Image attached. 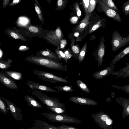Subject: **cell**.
Masks as SVG:
<instances>
[{"label":"cell","instance_id":"6da1fadb","mask_svg":"<svg viewBox=\"0 0 129 129\" xmlns=\"http://www.w3.org/2000/svg\"><path fill=\"white\" fill-rule=\"evenodd\" d=\"M25 59L32 63L47 68L61 71L67 70V66H64L62 63L40 56L27 57Z\"/></svg>","mask_w":129,"mask_h":129},{"label":"cell","instance_id":"7a4b0ae2","mask_svg":"<svg viewBox=\"0 0 129 129\" xmlns=\"http://www.w3.org/2000/svg\"><path fill=\"white\" fill-rule=\"evenodd\" d=\"M41 114L50 121L63 123L79 124L83 122L77 119L63 114L57 113L53 112L42 113Z\"/></svg>","mask_w":129,"mask_h":129},{"label":"cell","instance_id":"3957f363","mask_svg":"<svg viewBox=\"0 0 129 129\" xmlns=\"http://www.w3.org/2000/svg\"><path fill=\"white\" fill-rule=\"evenodd\" d=\"M32 94L37 98L46 106L51 107L60 108L66 110L64 104L60 102L58 99L56 98H51L41 91L37 90L30 91Z\"/></svg>","mask_w":129,"mask_h":129},{"label":"cell","instance_id":"277c9868","mask_svg":"<svg viewBox=\"0 0 129 129\" xmlns=\"http://www.w3.org/2000/svg\"><path fill=\"white\" fill-rule=\"evenodd\" d=\"M34 74L44 81L52 83H56L61 82L68 83V81L64 78L59 77L47 72L35 70L33 71Z\"/></svg>","mask_w":129,"mask_h":129},{"label":"cell","instance_id":"5b68a950","mask_svg":"<svg viewBox=\"0 0 129 129\" xmlns=\"http://www.w3.org/2000/svg\"><path fill=\"white\" fill-rule=\"evenodd\" d=\"M111 43L112 51L114 52L129 43V35L123 37L118 31L114 30L112 32Z\"/></svg>","mask_w":129,"mask_h":129},{"label":"cell","instance_id":"8992f818","mask_svg":"<svg viewBox=\"0 0 129 129\" xmlns=\"http://www.w3.org/2000/svg\"><path fill=\"white\" fill-rule=\"evenodd\" d=\"M63 37L62 30L60 27L58 26L55 30L48 33L45 37L52 44L57 46L60 45Z\"/></svg>","mask_w":129,"mask_h":129},{"label":"cell","instance_id":"52a82bcc","mask_svg":"<svg viewBox=\"0 0 129 129\" xmlns=\"http://www.w3.org/2000/svg\"><path fill=\"white\" fill-rule=\"evenodd\" d=\"M7 103L10 110V113L14 119L18 121H20L22 119V112L21 110L17 107L13 103L5 97L0 96Z\"/></svg>","mask_w":129,"mask_h":129},{"label":"cell","instance_id":"ba28073f","mask_svg":"<svg viewBox=\"0 0 129 129\" xmlns=\"http://www.w3.org/2000/svg\"><path fill=\"white\" fill-rule=\"evenodd\" d=\"M103 11L108 17L113 19L116 21L120 22L122 20L118 11L112 9L106 6L101 1H98Z\"/></svg>","mask_w":129,"mask_h":129},{"label":"cell","instance_id":"9c48e42d","mask_svg":"<svg viewBox=\"0 0 129 129\" xmlns=\"http://www.w3.org/2000/svg\"><path fill=\"white\" fill-rule=\"evenodd\" d=\"M0 82L10 89L17 90L18 88L16 83L13 79L2 71L0 72Z\"/></svg>","mask_w":129,"mask_h":129},{"label":"cell","instance_id":"30bf717a","mask_svg":"<svg viewBox=\"0 0 129 129\" xmlns=\"http://www.w3.org/2000/svg\"><path fill=\"white\" fill-rule=\"evenodd\" d=\"M69 99L70 101L79 105L96 106L98 104L95 101L86 98L74 96L70 98Z\"/></svg>","mask_w":129,"mask_h":129},{"label":"cell","instance_id":"8fae6325","mask_svg":"<svg viewBox=\"0 0 129 129\" xmlns=\"http://www.w3.org/2000/svg\"><path fill=\"white\" fill-rule=\"evenodd\" d=\"M26 84L32 90H39L47 92H58V91L47 86L37 82L29 81Z\"/></svg>","mask_w":129,"mask_h":129},{"label":"cell","instance_id":"7c38bea8","mask_svg":"<svg viewBox=\"0 0 129 129\" xmlns=\"http://www.w3.org/2000/svg\"><path fill=\"white\" fill-rule=\"evenodd\" d=\"M105 40L104 37H102L97 52L96 59L98 62V65L101 67L103 62V59L105 51L104 44Z\"/></svg>","mask_w":129,"mask_h":129},{"label":"cell","instance_id":"4fadbf2b","mask_svg":"<svg viewBox=\"0 0 129 129\" xmlns=\"http://www.w3.org/2000/svg\"><path fill=\"white\" fill-rule=\"evenodd\" d=\"M115 67V64H114L103 70L96 72L93 73L92 76L93 78L96 79L103 78L110 74V73L114 71Z\"/></svg>","mask_w":129,"mask_h":129},{"label":"cell","instance_id":"5bb4252c","mask_svg":"<svg viewBox=\"0 0 129 129\" xmlns=\"http://www.w3.org/2000/svg\"><path fill=\"white\" fill-rule=\"evenodd\" d=\"M91 14V13L86 15L85 17L81 21L77 27L76 29V32H82L87 28L90 23L89 20Z\"/></svg>","mask_w":129,"mask_h":129},{"label":"cell","instance_id":"9a60e30c","mask_svg":"<svg viewBox=\"0 0 129 129\" xmlns=\"http://www.w3.org/2000/svg\"><path fill=\"white\" fill-rule=\"evenodd\" d=\"M24 98L28 105L30 106L38 108H41L43 107L42 105L32 96L26 95L24 96Z\"/></svg>","mask_w":129,"mask_h":129},{"label":"cell","instance_id":"2e32d148","mask_svg":"<svg viewBox=\"0 0 129 129\" xmlns=\"http://www.w3.org/2000/svg\"><path fill=\"white\" fill-rule=\"evenodd\" d=\"M129 53V46L122 50L114 57L110 64V66L115 64L122 58Z\"/></svg>","mask_w":129,"mask_h":129},{"label":"cell","instance_id":"e0dca14e","mask_svg":"<svg viewBox=\"0 0 129 129\" xmlns=\"http://www.w3.org/2000/svg\"><path fill=\"white\" fill-rule=\"evenodd\" d=\"M118 71L119 74L116 76V78L120 77L123 78L129 77V61L126 63L125 67L120 69Z\"/></svg>","mask_w":129,"mask_h":129},{"label":"cell","instance_id":"ac0fdd59","mask_svg":"<svg viewBox=\"0 0 129 129\" xmlns=\"http://www.w3.org/2000/svg\"><path fill=\"white\" fill-rule=\"evenodd\" d=\"M40 53L43 56L48 58L57 62H59V59L58 58L57 55L54 53L48 51H41L40 52Z\"/></svg>","mask_w":129,"mask_h":129},{"label":"cell","instance_id":"d6986e66","mask_svg":"<svg viewBox=\"0 0 129 129\" xmlns=\"http://www.w3.org/2000/svg\"><path fill=\"white\" fill-rule=\"evenodd\" d=\"M5 74L15 80H19L22 78V74L18 72L7 71H5Z\"/></svg>","mask_w":129,"mask_h":129},{"label":"cell","instance_id":"ffe728a7","mask_svg":"<svg viewBox=\"0 0 129 129\" xmlns=\"http://www.w3.org/2000/svg\"><path fill=\"white\" fill-rule=\"evenodd\" d=\"M76 82L77 86L82 90L88 93H91L90 89L81 80L78 79Z\"/></svg>","mask_w":129,"mask_h":129},{"label":"cell","instance_id":"44dd1931","mask_svg":"<svg viewBox=\"0 0 129 129\" xmlns=\"http://www.w3.org/2000/svg\"><path fill=\"white\" fill-rule=\"evenodd\" d=\"M12 61L10 59H8L7 61L3 59L0 60V68L4 70H6L12 66L11 63Z\"/></svg>","mask_w":129,"mask_h":129},{"label":"cell","instance_id":"7402d4cb","mask_svg":"<svg viewBox=\"0 0 129 129\" xmlns=\"http://www.w3.org/2000/svg\"><path fill=\"white\" fill-rule=\"evenodd\" d=\"M87 43H86L83 46L80 52L78 57V59L80 63L83 61L86 53L87 46Z\"/></svg>","mask_w":129,"mask_h":129},{"label":"cell","instance_id":"603a6c76","mask_svg":"<svg viewBox=\"0 0 129 129\" xmlns=\"http://www.w3.org/2000/svg\"><path fill=\"white\" fill-rule=\"evenodd\" d=\"M75 40L74 38L70 44L71 49L73 54L76 56H79L80 52V48L78 45H75Z\"/></svg>","mask_w":129,"mask_h":129},{"label":"cell","instance_id":"cb8c5ba5","mask_svg":"<svg viewBox=\"0 0 129 129\" xmlns=\"http://www.w3.org/2000/svg\"><path fill=\"white\" fill-rule=\"evenodd\" d=\"M108 7L118 11V9L112 0H101Z\"/></svg>","mask_w":129,"mask_h":129},{"label":"cell","instance_id":"d4e9b609","mask_svg":"<svg viewBox=\"0 0 129 129\" xmlns=\"http://www.w3.org/2000/svg\"><path fill=\"white\" fill-rule=\"evenodd\" d=\"M73 87V86L70 85L57 86L53 87L55 89H57L58 91L66 92H71L74 90V89L72 88Z\"/></svg>","mask_w":129,"mask_h":129},{"label":"cell","instance_id":"484cf974","mask_svg":"<svg viewBox=\"0 0 129 129\" xmlns=\"http://www.w3.org/2000/svg\"><path fill=\"white\" fill-rule=\"evenodd\" d=\"M0 111L1 112L4 114L7 115L8 110L7 105L4 100L0 96Z\"/></svg>","mask_w":129,"mask_h":129},{"label":"cell","instance_id":"4316f807","mask_svg":"<svg viewBox=\"0 0 129 129\" xmlns=\"http://www.w3.org/2000/svg\"><path fill=\"white\" fill-rule=\"evenodd\" d=\"M29 23V20L25 17L22 16L18 18L17 22L18 24L22 26H25Z\"/></svg>","mask_w":129,"mask_h":129},{"label":"cell","instance_id":"83f0119b","mask_svg":"<svg viewBox=\"0 0 129 129\" xmlns=\"http://www.w3.org/2000/svg\"><path fill=\"white\" fill-rule=\"evenodd\" d=\"M37 126L42 129H53L50 127L48 123L43 121L38 120L36 123Z\"/></svg>","mask_w":129,"mask_h":129},{"label":"cell","instance_id":"f1b7e54d","mask_svg":"<svg viewBox=\"0 0 129 129\" xmlns=\"http://www.w3.org/2000/svg\"><path fill=\"white\" fill-rule=\"evenodd\" d=\"M102 19H100L92 26L89 30V33H91L100 27H102Z\"/></svg>","mask_w":129,"mask_h":129},{"label":"cell","instance_id":"f546056e","mask_svg":"<svg viewBox=\"0 0 129 129\" xmlns=\"http://www.w3.org/2000/svg\"><path fill=\"white\" fill-rule=\"evenodd\" d=\"M35 11L37 13L39 18L42 23H44V20L42 12L39 7L35 2Z\"/></svg>","mask_w":129,"mask_h":129},{"label":"cell","instance_id":"4dcf8cb0","mask_svg":"<svg viewBox=\"0 0 129 129\" xmlns=\"http://www.w3.org/2000/svg\"><path fill=\"white\" fill-rule=\"evenodd\" d=\"M8 33L14 39L24 41V38L22 36L15 31L9 30L8 31Z\"/></svg>","mask_w":129,"mask_h":129},{"label":"cell","instance_id":"1f68e13d","mask_svg":"<svg viewBox=\"0 0 129 129\" xmlns=\"http://www.w3.org/2000/svg\"><path fill=\"white\" fill-rule=\"evenodd\" d=\"M122 11L125 15H129V0L123 3L122 6Z\"/></svg>","mask_w":129,"mask_h":129},{"label":"cell","instance_id":"d6a6232c","mask_svg":"<svg viewBox=\"0 0 129 129\" xmlns=\"http://www.w3.org/2000/svg\"><path fill=\"white\" fill-rule=\"evenodd\" d=\"M112 86L115 88L122 90L125 92L129 93V84L126 85L122 86L113 84L112 85Z\"/></svg>","mask_w":129,"mask_h":129},{"label":"cell","instance_id":"836d02e7","mask_svg":"<svg viewBox=\"0 0 129 129\" xmlns=\"http://www.w3.org/2000/svg\"><path fill=\"white\" fill-rule=\"evenodd\" d=\"M47 107L52 112L57 113H63L66 111V110L58 107H51L48 106H47Z\"/></svg>","mask_w":129,"mask_h":129},{"label":"cell","instance_id":"e575fe53","mask_svg":"<svg viewBox=\"0 0 129 129\" xmlns=\"http://www.w3.org/2000/svg\"><path fill=\"white\" fill-rule=\"evenodd\" d=\"M97 0H90L88 14L91 13L94 10L96 5Z\"/></svg>","mask_w":129,"mask_h":129},{"label":"cell","instance_id":"d590c367","mask_svg":"<svg viewBox=\"0 0 129 129\" xmlns=\"http://www.w3.org/2000/svg\"><path fill=\"white\" fill-rule=\"evenodd\" d=\"M89 1L90 0H83L81 1V3L86 15L88 14Z\"/></svg>","mask_w":129,"mask_h":129},{"label":"cell","instance_id":"8d00e7d4","mask_svg":"<svg viewBox=\"0 0 129 129\" xmlns=\"http://www.w3.org/2000/svg\"><path fill=\"white\" fill-rule=\"evenodd\" d=\"M55 52L56 55L59 60L63 59L65 60V55L64 52L58 49H56L55 50Z\"/></svg>","mask_w":129,"mask_h":129},{"label":"cell","instance_id":"74e56055","mask_svg":"<svg viewBox=\"0 0 129 129\" xmlns=\"http://www.w3.org/2000/svg\"><path fill=\"white\" fill-rule=\"evenodd\" d=\"M56 127L60 129H81L72 126H68L64 124H62L58 126H56Z\"/></svg>","mask_w":129,"mask_h":129},{"label":"cell","instance_id":"f35d334b","mask_svg":"<svg viewBox=\"0 0 129 129\" xmlns=\"http://www.w3.org/2000/svg\"><path fill=\"white\" fill-rule=\"evenodd\" d=\"M66 1L65 0H58L57 3V8L58 9H60L63 7L65 5Z\"/></svg>","mask_w":129,"mask_h":129},{"label":"cell","instance_id":"ab89813d","mask_svg":"<svg viewBox=\"0 0 129 129\" xmlns=\"http://www.w3.org/2000/svg\"><path fill=\"white\" fill-rule=\"evenodd\" d=\"M75 8L77 15L79 19L81 15V11L80 9L78 2H77L75 5Z\"/></svg>","mask_w":129,"mask_h":129},{"label":"cell","instance_id":"60d3db41","mask_svg":"<svg viewBox=\"0 0 129 129\" xmlns=\"http://www.w3.org/2000/svg\"><path fill=\"white\" fill-rule=\"evenodd\" d=\"M65 55V61H67L72 57V55L70 52L68 50H66L64 52Z\"/></svg>","mask_w":129,"mask_h":129},{"label":"cell","instance_id":"b9f144b4","mask_svg":"<svg viewBox=\"0 0 129 129\" xmlns=\"http://www.w3.org/2000/svg\"><path fill=\"white\" fill-rule=\"evenodd\" d=\"M78 20V18L76 16H74L71 17L70 19V22L72 24L76 23Z\"/></svg>","mask_w":129,"mask_h":129},{"label":"cell","instance_id":"7bdbcfd3","mask_svg":"<svg viewBox=\"0 0 129 129\" xmlns=\"http://www.w3.org/2000/svg\"><path fill=\"white\" fill-rule=\"evenodd\" d=\"M29 30L31 32L34 33H37L39 31L38 28L36 27L33 26H31L28 28Z\"/></svg>","mask_w":129,"mask_h":129},{"label":"cell","instance_id":"ee69618b","mask_svg":"<svg viewBox=\"0 0 129 129\" xmlns=\"http://www.w3.org/2000/svg\"><path fill=\"white\" fill-rule=\"evenodd\" d=\"M67 41L65 39L62 40L60 42V45L61 48H63L67 44Z\"/></svg>","mask_w":129,"mask_h":129},{"label":"cell","instance_id":"f6af8a7d","mask_svg":"<svg viewBox=\"0 0 129 129\" xmlns=\"http://www.w3.org/2000/svg\"><path fill=\"white\" fill-rule=\"evenodd\" d=\"M29 48L25 46H20L18 49L19 51H23L27 50L29 49Z\"/></svg>","mask_w":129,"mask_h":129},{"label":"cell","instance_id":"bcb514c9","mask_svg":"<svg viewBox=\"0 0 129 129\" xmlns=\"http://www.w3.org/2000/svg\"><path fill=\"white\" fill-rule=\"evenodd\" d=\"M21 0H13L10 4V6H12L15 5L19 3Z\"/></svg>","mask_w":129,"mask_h":129},{"label":"cell","instance_id":"7dc6e473","mask_svg":"<svg viewBox=\"0 0 129 129\" xmlns=\"http://www.w3.org/2000/svg\"><path fill=\"white\" fill-rule=\"evenodd\" d=\"M10 1L9 0H4L3 2V7L4 8L7 5Z\"/></svg>","mask_w":129,"mask_h":129},{"label":"cell","instance_id":"c3c4849f","mask_svg":"<svg viewBox=\"0 0 129 129\" xmlns=\"http://www.w3.org/2000/svg\"><path fill=\"white\" fill-rule=\"evenodd\" d=\"M119 72L118 71H115L114 70L111 72L110 74L112 75L117 76L119 74Z\"/></svg>","mask_w":129,"mask_h":129},{"label":"cell","instance_id":"681fc988","mask_svg":"<svg viewBox=\"0 0 129 129\" xmlns=\"http://www.w3.org/2000/svg\"><path fill=\"white\" fill-rule=\"evenodd\" d=\"M112 120L111 119L109 118L106 121V123L107 125H110L112 124Z\"/></svg>","mask_w":129,"mask_h":129},{"label":"cell","instance_id":"f907efd6","mask_svg":"<svg viewBox=\"0 0 129 129\" xmlns=\"http://www.w3.org/2000/svg\"><path fill=\"white\" fill-rule=\"evenodd\" d=\"M48 125L50 127H51L52 128H53V129H60L59 128H57L56 126H54L53 125H50L48 123Z\"/></svg>","mask_w":129,"mask_h":129},{"label":"cell","instance_id":"816d5d0a","mask_svg":"<svg viewBox=\"0 0 129 129\" xmlns=\"http://www.w3.org/2000/svg\"><path fill=\"white\" fill-rule=\"evenodd\" d=\"M29 129H41V128H40L38 126H35L30 128Z\"/></svg>","mask_w":129,"mask_h":129},{"label":"cell","instance_id":"f5cc1de1","mask_svg":"<svg viewBox=\"0 0 129 129\" xmlns=\"http://www.w3.org/2000/svg\"><path fill=\"white\" fill-rule=\"evenodd\" d=\"M111 97L112 98H114L115 96V94L114 92H112L111 93Z\"/></svg>","mask_w":129,"mask_h":129},{"label":"cell","instance_id":"db71d44e","mask_svg":"<svg viewBox=\"0 0 129 129\" xmlns=\"http://www.w3.org/2000/svg\"><path fill=\"white\" fill-rule=\"evenodd\" d=\"M3 55V52L2 51L1 49H0V58L1 59Z\"/></svg>","mask_w":129,"mask_h":129},{"label":"cell","instance_id":"11a10c76","mask_svg":"<svg viewBox=\"0 0 129 129\" xmlns=\"http://www.w3.org/2000/svg\"><path fill=\"white\" fill-rule=\"evenodd\" d=\"M79 34V33L77 32H76L74 33V35L75 37H77V36H78Z\"/></svg>","mask_w":129,"mask_h":129}]
</instances>
